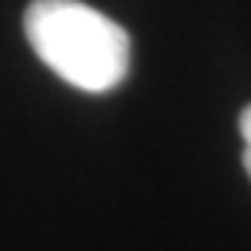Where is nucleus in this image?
Segmentation results:
<instances>
[{
  "mask_svg": "<svg viewBox=\"0 0 251 251\" xmlns=\"http://www.w3.org/2000/svg\"><path fill=\"white\" fill-rule=\"evenodd\" d=\"M25 33L37 58L79 91H112L130 70L127 30L79 0H30Z\"/></svg>",
  "mask_w": 251,
  "mask_h": 251,
  "instance_id": "f257e3e1",
  "label": "nucleus"
},
{
  "mask_svg": "<svg viewBox=\"0 0 251 251\" xmlns=\"http://www.w3.org/2000/svg\"><path fill=\"white\" fill-rule=\"evenodd\" d=\"M239 133H242V142H245L242 164H245V173L251 176V106H245L242 115H239Z\"/></svg>",
  "mask_w": 251,
  "mask_h": 251,
  "instance_id": "f03ea898",
  "label": "nucleus"
}]
</instances>
